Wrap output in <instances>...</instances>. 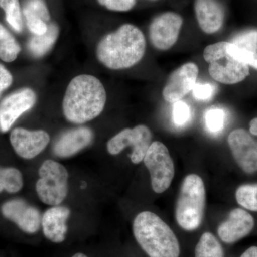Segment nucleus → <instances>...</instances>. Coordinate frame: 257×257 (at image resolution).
<instances>
[{
    "label": "nucleus",
    "mask_w": 257,
    "mask_h": 257,
    "mask_svg": "<svg viewBox=\"0 0 257 257\" xmlns=\"http://www.w3.org/2000/svg\"><path fill=\"white\" fill-rule=\"evenodd\" d=\"M146 46L143 32L132 24H124L101 39L96 47V57L108 69H128L143 60Z\"/></svg>",
    "instance_id": "obj_1"
},
{
    "label": "nucleus",
    "mask_w": 257,
    "mask_h": 257,
    "mask_svg": "<svg viewBox=\"0 0 257 257\" xmlns=\"http://www.w3.org/2000/svg\"><path fill=\"white\" fill-rule=\"evenodd\" d=\"M106 102L105 88L100 80L90 74H81L67 86L62 110L69 122L82 124L99 116Z\"/></svg>",
    "instance_id": "obj_2"
},
{
    "label": "nucleus",
    "mask_w": 257,
    "mask_h": 257,
    "mask_svg": "<svg viewBox=\"0 0 257 257\" xmlns=\"http://www.w3.org/2000/svg\"><path fill=\"white\" fill-rule=\"evenodd\" d=\"M133 234L137 242L150 257H179L178 239L169 225L151 211L135 217Z\"/></svg>",
    "instance_id": "obj_3"
},
{
    "label": "nucleus",
    "mask_w": 257,
    "mask_h": 257,
    "mask_svg": "<svg viewBox=\"0 0 257 257\" xmlns=\"http://www.w3.org/2000/svg\"><path fill=\"white\" fill-rule=\"evenodd\" d=\"M204 60L214 80L224 84L242 82L249 75V66L238 55L231 42H219L204 49Z\"/></svg>",
    "instance_id": "obj_4"
},
{
    "label": "nucleus",
    "mask_w": 257,
    "mask_h": 257,
    "mask_svg": "<svg viewBox=\"0 0 257 257\" xmlns=\"http://www.w3.org/2000/svg\"><path fill=\"white\" fill-rule=\"evenodd\" d=\"M206 205L205 186L202 179L195 174L184 179L175 207V218L182 229H197L204 219Z\"/></svg>",
    "instance_id": "obj_5"
},
{
    "label": "nucleus",
    "mask_w": 257,
    "mask_h": 257,
    "mask_svg": "<svg viewBox=\"0 0 257 257\" xmlns=\"http://www.w3.org/2000/svg\"><path fill=\"white\" fill-rule=\"evenodd\" d=\"M39 176L36 191L40 200L47 205H60L68 194L69 174L65 167L55 161L45 160Z\"/></svg>",
    "instance_id": "obj_6"
},
{
    "label": "nucleus",
    "mask_w": 257,
    "mask_h": 257,
    "mask_svg": "<svg viewBox=\"0 0 257 257\" xmlns=\"http://www.w3.org/2000/svg\"><path fill=\"white\" fill-rule=\"evenodd\" d=\"M143 161L150 172L154 192L157 194L165 192L170 187L175 173L173 160L167 147L161 142H154Z\"/></svg>",
    "instance_id": "obj_7"
},
{
    "label": "nucleus",
    "mask_w": 257,
    "mask_h": 257,
    "mask_svg": "<svg viewBox=\"0 0 257 257\" xmlns=\"http://www.w3.org/2000/svg\"><path fill=\"white\" fill-rule=\"evenodd\" d=\"M152 140L151 130L146 125L140 124L121 130L109 140L106 147L111 155H119L126 147H133L131 160L137 165L144 160Z\"/></svg>",
    "instance_id": "obj_8"
},
{
    "label": "nucleus",
    "mask_w": 257,
    "mask_h": 257,
    "mask_svg": "<svg viewBox=\"0 0 257 257\" xmlns=\"http://www.w3.org/2000/svg\"><path fill=\"white\" fill-rule=\"evenodd\" d=\"M36 93L25 87L12 93L0 102V133L9 131L13 125L25 112L36 104Z\"/></svg>",
    "instance_id": "obj_9"
},
{
    "label": "nucleus",
    "mask_w": 257,
    "mask_h": 257,
    "mask_svg": "<svg viewBox=\"0 0 257 257\" xmlns=\"http://www.w3.org/2000/svg\"><path fill=\"white\" fill-rule=\"evenodd\" d=\"M183 23L182 16L174 12H167L157 16L149 29L152 45L157 50H170L178 40Z\"/></svg>",
    "instance_id": "obj_10"
},
{
    "label": "nucleus",
    "mask_w": 257,
    "mask_h": 257,
    "mask_svg": "<svg viewBox=\"0 0 257 257\" xmlns=\"http://www.w3.org/2000/svg\"><path fill=\"white\" fill-rule=\"evenodd\" d=\"M232 156L238 166L246 173L257 172V143L244 128H236L227 139Z\"/></svg>",
    "instance_id": "obj_11"
},
{
    "label": "nucleus",
    "mask_w": 257,
    "mask_h": 257,
    "mask_svg": "<svg viewBox=\"0 0 257 257\" xmlns=\"http://www.w3.org/2000/svg\"><path fill=\"white\" fill-rule=\"evenodd\" d=\"M199 67L195 63L188 62L179 67L170 74L165 87L162 96L167 102L175 103L182 100L197 83Z\"/></svg>",
    "instance_id": "obj_12"
},
{
    "label": "nucleus",
    "mask_w": 257,
    "mask_h": 257,
    "mask_svg": "<svg viewBox=\"0 0 257 257\" xmlns=\"http://www.w3.org/2000/svg\"><path fill=\"white\" fill-rule=\"evenodd\" d=\"M10 143L17 155L25 160L35 158L49 145L50 135L44 130L15 128L10 137Z\"/></svg>",
    "instance_id": "obj_13"
},
{
    "label": "nucleus",
    "mask_w": 257,
    "mask_h": 257,
    "mask_svg": "<svg viewBox=\"0 0 257 257\" xmlns=\"http://www.w3.org/2000/svg\"><path fill=\"white\" fill-rule=\"evenodd\" d=\"M1 211L5 218L13 221L27 234H35L41 226L40 211L23 199L8 201L2 206Z\"/></svg>",
    "instance_id": "obj_14"
},
{
    "label": "nucleus",
    "mask_w": 257,
    "mask_h": 257,
    "mask_svg": "<svg viewBox=\"0 0 257 257\" xmlns=\"http://www.w3.org/2000/svg\"><path fill=\"white\" fill-rule=\"evenodd\" d=\"M254 224L253 216L248 211L236 208L230 211L228 219L219 225L218 236L224 243H235L248 236Z\"/></svg>",
    "instance_id": "obj_15"
},
{
    "label": "nucleus",
    "mask_w": 257,
    "mask_h": 257,
    "mask_svg": "<svg viewBox=\"0 0 257 257\" xmlns=\"http://www.w3.org/2000/svg\"><path fill=\"white\" fill-rule=\"evenodd\" d=\"M94 139L92 130L87 126H78L64 132L53 145V152L60 158H68L77 155L89 146Z\"/></svg>",
    "instance_id": "obj_16"
},
{
    "label": "nucleus",
    "mask_w": 257,
    "mask_h": 257,
    "mask_svg": "<svg viewBox=\"0 0 257 257\" xmlns=\"http://www.w3.org/2000/svg\"><path fill=\"white\" fill-rule=\"evenodd\" d=\"M194 8L198 25L204 33L212 35L221 30L225 15L219 0H195Z\"/></svg>",
    "instance_id": "obj_17"
},
{
    "label": "nucleus",
    "mask_w": 257,
    "mask_h": 257,
    "mask_svg": "<svg viewBox=\"0 0 257 257\" xmlns=\"http://www.w3.org/2000/svg\"><path fill=\"white\" fill-rule=\"evenodd\" d=\"M70 216L69 208L53 206L42 216L41 226L45 237L52 242L60 243L66 239L68 226L67 221Z\"/></svg>",
    "instance_id": "obj_18"
},
{
    "label": "nucleus",
    "mask_w": 257,
    "mask_h": 257,
    "mask_svg": "<svg viewBox=\"0 0 257 257\" xmlns=\"http://www.w3.org/2000/svg\"><path fill=\"white\" fill-rule=\"evenodd\" d=\"M231 43L238 55L257 70V30L239 32L233 37Z\"/></svg>",
    "instance_id": "obj_19"
},
{
    "label": "nucleus",
    "mask_w": 257,
    "mask_h": 257,
    "mask_svg": "<svg viewBox=\"0 0 257 257\" xmlns=\"http://www.w3.org/2000/svg\"><path fill=\"white\" fill-rule=\"evenodd\" d=\"M58 26L55 23L49 24L48 30L43 35H34L29 40L28 47L34 57H42L52 48L58 38Z\"/></svg>",
    "instance_id": "obj_20"
},
{
    "label": "nucleus",
    "mask_w": 257,
    "mask_h": 257,
    "mask_svg": "<svg viewBox=\"0 0 257 257\" xmlns=\"http://www.w3.org/2000/svg\"><path fill=\"white\" fill-rule=\"evenodd\" d=\"M194 257H224V248L214 234L205 232L196 245Z\"/></svg>",
    "instance_id": "obj_21"
},
{
    "label": "nucleus",
    "mask_w": 257,
    "mask_h": 257,
    "mask_svg": "<svg viewBox=\"0 0 257 257\" xmlns=\"http://www.w3.org/2000/svg\"><path fill=\"white\" fill-rule=\"evenodd\" d=\"M21 51L20 44L15 37L0 23V60L13 62Z\"/></svg>",
    "instance_id": "obj_22"
},
{
    "label": "nucleus",
    "mask_w": 257,
    "mask_h": 257,
    "mask_svg": "<svg viewBox=\"0 0 257 257\" xmlns=\"http://www.w3.org/2000/svg\"><path fill=\"white\" fill-rule=\"evenodd\" d=\"M21 172L14 167H0V193L20 192L23 187Z\"/></svg>",
    "instance_id": "obj_23"
},
{
    "label": "nucleus",
    "mask_w": 257,
    "mask_h": 257,
    "mask_svg": "<svg viewBox=\"0 0 257 257\" xmlns=\"http://www.w3.org/2000/svg\"><path fill=\"white\" fill-rule=\"evenodd\" d=\"M0 8L4 10L5 18L15 32L23 30V15L20 0H0Z\"/></svg>",
    "instance_id": "obj_24"
},
{
    "label": "nucleus",
    "mask_w": 257,
    "mask_h": 257,
    "mask_svg": "<svg viewBox=\"0 0 257 257\" xmlns=\"http://www.w3.org/2000/svg\"><path fill=\"white\" fill-rule=\"evenodd\" d=\"M235 197L241 207L257 211V184H242L236 189Z\"/></svg>",
    "instance_id": "obj_25"
},
{
    "label": "nucleus",
    "mask_w": 257,
    "mask_h": 257,
    "mask_svg": "<svg viewBox=\"0 0 257 257\" xmlns=\"http://www.w3.org/2000/svg\"><path fill=\"white\" fill-rule=\"evenodd\" d=\"M204 119L206 126L211 133H220L224 126V111L219 108H211L205 113Z\"/></svg>",
    "instance_id": "obj_26"
},
{
    "label": "nucleus",
    "mask_w": 257,
    "mask_h": 257,
    "mask_svg": "<svg viewBox=\"0 0 257 257\" xmlns=\"http://www.w3.org/2000/svg\"><path fill=\"white\" fill-rule=\"evenodd\" d=\"M23 15L27 26L34 35H43L48 30L49 24L38 15L23 9Z\"/></svg>",
    "instance_id": "obj_27"
},
{
    "label": "nucleus",
    "mask_w": 257,
    "mask_h": 257,
    "mask_svg": "<svg viewBox=\"0 0 257 257\" xmlns=\"http://www.w3.org/2000/svg\"><path fill=\"white\" fill-rule=\"evenodd\" d=\"M97 2L106 9L119 13L133 10L137 3V0H97Z\"/></svg>",
    "instance_id": "obj_28"
},
{
    "label": "nucleus",
    "mask_w": 257,
    "mask_h": 257,
    "mask_svg": "<svg viewBox=\"0 0 257 257\" xmlns=\"http://www.w3.org/2000/svg\"><path fill=\"white\" fill-rule=\"evenodd\" d=\"M190 115V108L187 103L182 100L174 103L172 117L176 124L182 126L186 124L189 121Z\"/></svg>",
    "instance_id": "obj_29"
},
{
    "label": "nucleus",
    "mask_w": 257,
    "mask_h": 257,
    "mask_svg": "<svg viewBox=\"0 0 257 257\" xmlns=\"http://www.w3.org/2000/svg\"><path fill=\"white\" fill-rule=\"evenodd\" d=\"M23 9L38 15L47 23L50 21V13L44 0H27Z\"/></svg>",
    "instance_id": "obj_30"
},
{
    "label": "nucleus",
    "mask_w": 257,
    "mask_h": 257,
    "mask_svg": "<svg viewBox=\"0 0 257 257\" xmlns=\"http://www.w3.org/2000/svg\"><path fill=\"white\" fill-rule=\"evenodd\" d=\"M194 98L199 101H208L214 96L216 87L209 83H196L192 89Z\"/></svg>",
    "instance_id": "obj_31"
},
{
    "label": "nucleus",
    "mask_w": 257,
    "mask_h": 257,
    "mask_svg": "<svg viewBox=\"0 0 257 257\" xmlns=\"http://www.w3.org/2000/svg\"><path fill=\"white\" fill-rule=\"evenodd\" d=\"M13 77L11 72L3 64H0V96L12 85Z\"/></svg>",
    "instance_id": "obj_32"
},
{
    "label": "nucleus",
    "mask_w": 257,
    "mask_h": 257,
    "mask_svg": "<svg viewBox=\"0 0 257 257\" xmlns=\"http://www.w3.org/2000/svg\"><path fill=\"white\" fill-rule=\"evenodd\" d=\"M240 257H257V246L248 248Z\"/></svg>",
    "instance_id": "obj_33"
},
{
    "label": "nucleus",
    "mask_w": 257,
    "mask_h": 257,
    "mask_svg": "<svg viewBox=\"0 0 257 257\" xmlns=\"http://www.w3.org/2000/svg\"><path fill=\"white\" fill-rule=\"evenodd\" d=\"M249 131L253 135L257 136V117L253 118L249 124Z\"/></svg>",
    "instance_id": "obj_34"
},
{
    "label": "nucleus",
    "mask_w": 257,
    "mask_h": 257,
    "mask_svg": "<svg viewBox=\"0 0 257 257\" xmlns=\"http://www.w3.org/2000/svg\"><path fill=\"white\" fill-rule=\"evenodd\" d=\"M72 257H88L87 255L84 254L83 253H77L73 255Z\"/></svg>",
    "instance_id": "obj_35"
},
{
    "label": "nucleus",
    "mask_w": 257,
    "mask_h": 257,
    "mask_svg": "<svg viewBox=\"0 0 257 257\" xmlns=\"http://www.w3.org/2000/svg\"><path fill=\"white\" fill-rule=\"evenodd\" d=\"M150 1H157V0H150Z\"/></svg>",
    "instance_id": "obj_36"
}]
</instances>
